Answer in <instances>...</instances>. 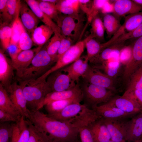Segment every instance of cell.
Returning <instances> with one entry per match:
<instances>
[{"instance_id":"cell-33","label":"cell","mask_w":142,"mask_h":142,"mask_svg":"<svg viewBox=\"0 0 142 142\" xmlns=\"http://www.w3.org/2000/svg\"><path fill=\"white\" fill-rule=\"evenodd\" d=\"M39 7L41 10L52 20L58 22L60 16V13L57 10L55 4L53 3L37 0Z\"/></svg>"},{"instance_id":"cell-12","label":"cell","mask_w":142,"mask_h":142,"mask_svg":"<svg viewBox=\"0 0 142 142\" xmlns=\"http://www.w3.org/2000/svg\"><path fill=\"white\" fill-rule=\"evenodd\" d=\"M142 63V36L138 38L133 45L132 55L126 64L123 78L128 82L131 75Z\"/></svg>"},{"instance_id":"cell-20","label":"cell","mask_w":142,"mask_h":142,"mask_svg":"<svg viewBox=\"0 0 142 142\" xmlns=\"http://www.w3.org/2000/svg\"><path fill=\"white\" fill-rule=\"evenodd\" d=\"M25 2L21 1L20 14L22 22L25 29L32 34L37 27L39 19Z\"/></svg>"},{"instance_id":"cell-27","label":"cell","mask_w":142,"mask_h":142,"mask_svg":"<svg viewBox=\"0 0 142 142\" xmlns=\"http://www.w3.org/2000/svg\"><path fill=\"white\" fill-rule=\"evenodd\" d=\"M53 33V31L50 28L45 24H43L34 29L31 34V38L34 43L41 49Z\"/></svg>"},{"instance_id":"cell-6","label":"cell","mask_w":142,"mask_h":142,"mask_svg":"<svg viewBox=\"0 0 142 142\" xmlns=\"http://www.w3.org/2000/svg\"><path fill=\"white\" fill-rule=\"evenodd\" d=\"M86 39L79 41L71 47L56 62L55 64L37 79H46L51 73L60 69L79 59L85 47Z\"/></svg>"},{"instance_id":"cell-58","label":"cell","mask_w":142,"mask_h":142,"mask_svg":"<svg viewBox=\"0 0 142 142\" xmlns=\"http://www.w3.org/2000/svg\"><path fill=\"white\" fill-rule=\"evenodd\" d=\"M105 142H116V141H113L111 140H110V141H108ZM128 142L126 141V142Z\"/></svg>"},{"instance_id":"cell-22","label":"cell","mask_w":142,"mask_h":142,"mask_svg":"<svg viewBox=\"0 0 142 142\" xmlns=\"http://www.w3.org/2000/svg\"><path fill=\"white\" fill-rule=\"evenodd\" d=\"M94 142H105L111 140V137L102 118L100 117L88 125Z\"/></svg>"},{"instance_id":"cell-13","label":"cell","mask_w":142,"mask_h":142,"mask_svg":"<svg viewBox=\"0 0 142 142\" xmlns=\"http://www.w3.org/2000/svg\"><path fill=\"white\" fill-rule=\"evenodd\" d=\"M89 62L86 55L80 58L70 65L60 69L63 72L67 73L71 81L72 84L75 86L79 78L82 77L87 71L89 65Z\"/></svg>"},{"instance_id":"cell-30","label":"cell","mask_w":142,"mask_h":142,"mask_svg":"<svg viewBox=\"0 0 142 142\" xmlns=\"http://www.w3.org/2000/svg\"><path fill=\"white\" fill-rule=\"evenodd\" d=\"M86 38L85 47L89 61L97 55L102 50L101 44L94 39L91 34Z\"/></svg>"},{"instance_id":"cell-5","label":"cell","mask_w":142,"mask_h":142,"mask_svg":"<svg viewBox=\"0 0 142 142\" xmlns=\"http://www.w3.org/2000/svg\"><path fill=\"white\" fill-rule=\"evenodd\" d=\"M83 22L78 13L63 17L60 16L57 25L60 29L62 36L73 42L81 36L85 29Z\"/></svg>"},{"instance_id":"cell-56","label":"cell","mask_w":142,"mask_h":142,"mask_svg":"<svg viewBox=\"0 0 142 142\" xmlns=\"http://www.w3.org/2000/svg\"><path fill=\"white\" fill-rule=\"evenodd\" d=\"M136 4L142 6V0H132Z\"/></svg>"},{"instance_id":"cell-36","label":"cell","mask_w":142,"mask_h":142,"mask_svg":"<svg viewBox=\"0 0 142 142\" xmlns=\"http://www.w3.org/2000/svg\"><path fill=\"white\" fill-rule=\"evenodd\" d=\"M126 90H142V63L130 76Z\"/></svg>"},{"instance_id":"cell-41","label":"cell","mask_w":142,"mask_h":142,"mask_svg":"<svg viewBox=\"0 0 142 142\" xmlns=\"http://www.w3.org/2000/svg\"><path fill=\"white\" fill-rule=\"evenodd\" d=\"M142 36V24L134 30L124 33L117 38L111 44L112 45L124 43L130 39L138 38Z\"/></svg>"},{"instance_id":"cell-25","label":"cell","mask_w":142,"mask_h":142,"mask_svg":"<svg viewBox=\"0 0 142 142\" xmlns=\"http://www.w3.org/2000/svg\"><path fill=\"white\" fill-rule=\"evenodd\" d=\"M24 1L39 20L52 29L54 33L61 34L60 29L57 24L40 9L37 0H26Z\"/></svg>"},{"instance_id":"cell-29","label":"cell","mask_w":142,"mask_h":142,"mask_svg":"<svg viewBox=\"0 0 142 142\" xmlns=\"http://www.w3.org/2000/svg\"><path fill=\"white\" fill-rule=\"evenodd\" d=\"M55 6L60 13L67 15L78 14L80 7L79 0H58Z\"/></svg>"},{"instance_id":"cell-3","label":"cell","mask_w":142,"mask_h":142,"mask_svg":"<svg viewBox=\"0 0 142 142\" xmlns=\"http://www.w3.org/2000/svg\"><path fill=\"white\" fill-rule=\"evenodd\" d=\"M55 62L46 48L41 49L36 54L29 66L18 77L17 80H36L49 70Z\"/></svg>"},{"instance_id":"cell-44","label":"cell","mask_w":142,"mask_h":142,"mask_svg":"<svg viewBox=\"0 0 142 142\" xmlns=\"http://www.w3.org/2000/svg\"><path fill=\"white\" fill-rule=\"evenodd\" d=\"M24 118L22 116L18 125L20 133L17 142H28L30 137L29 131Z\"/></svg>"},{"instance_id":"cell-53","label":"cell","mask_w":142,"mask_h":142,"mask_svg":"<svg viewBox=\"0 0 142 142\" xmlns=\"http://www.w3.org/2000/svg\"><path fill=\"white\" fill-rule=\"evenodd\" d=\"M102 12L104 13H113L114 11V3H111L109 0H107L101 9Z\"/></svg>"},{"instance_id":"cell-52","label":"cell","mask_w":142,"mask_h":142,"mask_svg":"<svg viewBox=\"0 0 142 142\" xmlns=\"http://www.w3.org/2000/svg\"><path fill=\"white\" fill-rule=\"evenodd\" d=\"M79 1L80 7L87 15L90 10L92 1L89 0Z\"/></svg>"},{"instance_id":"cell-11","label":"cell","mask_w":142,"mask_h":142,"mask_svg":"<svg viewBox=\"0 0 142 142\" xmlns=\"http://www.w3.org/2000/svg\"><path fill=\"white\" fill-rule=\"evenodd\" d=\"M76 99L83 100V94L80 85L78 83L69 89L59 92H52L47 94L41 106V109L51 102L63 100Z\"/></svg>"},{"instance_id":"cell-37","label":"cell","mask_w":142,"mask_h":142,"mask_svg":"<svg viewBox=\"0 0 142 142\" xmlns=\"http://www.w3.org/2000/svg\"><path fill=\"white\" fill-rule=\"evenodd\" d=\"M12 26L6 23L0 24V39L2 50H7L10 44L12 35Z\"/></svg>"},{"instance_id":"cell-38","label":"cell","mask_w":142,"mask_h":142,"mask_svg":"<svg viewBox=\"0 0 142 142\" xmlns=\"http://www.w3.org/2000/svg\"><path fill=\"white\" fill-rule=\"evenodd\" d=\"M26 121L30 133L28 142H49L46 135L38 129L29 120L27 119Z\"/></svg>"},{"instance_id":"cell-35","label":"cell","mask_w":142,"mask_h":142,"mask_svg":"<svg viewBox=\"0 0 142 142\" xmlns=\"http://www.w3.org/2000/svg\"><path fill=\"white\" fill-rule=\"evenodd\" d=\"M62 37L61 34L54 33L46 48L47 53L55 62L57 60V53Z\"/></svg>"},{"instance_id":"cell-47","label":"cell","mask_w":142,"mask_h":142,"mask_svg":"<svg viewBox=\"0 0 142 142\" xmlns=\"http://www.w3.org/2000/svg\"><path fill=\"white\" fill-rule=\"evenodd\" d=\"M132 50L133 45L124 46L120 51L119 57L120 62L126 64L131 58Z\"/></svg>"},{"instance_id":"cell-48","label":"cell","mask_w":142,"mask_h":142,"mask_svg":"<svg viewBox=\"0 0 142 142\" xmlns=\"http://www.w3.org/2000/svg\"><path fill=\"white\" fill-rule=\"evenodd\" d=\"M123 96L133 100L140 106L142 109V90H126Z\"/></svg>"},{"instance_id":"cell-18","label":"cell","mask_w":142,"mask_h":142,"mask_svg":"<svg viewBox=\"0 0 142 142\" xmlns=\"http://www.w3.org/2000/svg\"><path fill=\"white\" fill-rule=\"evenodd\" d=\"M142 24V11L126 16L123 24L110 39L113 42L123 34L132 31Z\"/></svg>"},{"instance_id":"cell-9","label":"cell","mask_w":142,"mask_h":142,"mask_svg":"<svg viewBox=\"0 0 142 142\" xmlns=\"http://www.w3.org/2000/svg\"><path fill=\"white\" fill-rule=\"evenodd\" d=\"M6 91L22 116L28 119L30 111L27 108L26 100L21 86L16 82H14Z\"/></svg>"},{"instance_id":"cell-17","label":"cell","mask_w":142,"mask_h":142,"mask_svg":"<svg viewBox=\"0 0 142 142\" xmlns=\"http://www.w3.org/2000/svg\"><path fill=\"white\" fill-rule=\"evenodd\" d=\"M97 114L104 119L131 118L134 116L127 113L107 102L93 108Z\"/></svg>"},{"instance_id":"cell-46","label":"cell","mask_w":142,"mask_h":142,"mask_svg":"<svg viewBox=\"0 0 142 142\" xmlns=\"http://www.w3.org/2000/svg\"><path fill=\"white\" fill-rule=\"evenodd\" d=\"M89 125L83 126L78 129L81 142H94L93 135L88 126Z\"/></svg>"},{"instance_id":"cell-23","label":"cell","mask_w":142,"mask_h":142,"mask_svg":"<svg viewBox=\"0 0 142 142\" xmlns=\"http://www.w3.org/2000/svg\"><path fill=\"white\" fill-rule=\"evenodd\" d=\"M142 139V112L130 119L126 138L128 142H134Z\"/></svg>"},{"instance_id":"cell-10","label":"cell","mask_w":142,"mask_h":142,"mask_svg":"<svg viewBox=\"0 0 142 142\" xmlns=\"http://www.w3.org/2000/svg\"><path fill=\"white\" fill-rule=\"evenodd\" d=\"M62 72L60 69L59 70L52 73L48 76L46 82L50 92L63 91L74 86L72 84L68 75L62 73Z\"/></svg>"},{"instance_id":"cell-2","label":"cell","mask_w":142,"mask_h":142,"mask_svg":"<svg viewBox=\"0 0 142 142\" xmlns=\"http://www.w3.org/2000/svg\"><path fill=\"white\" fill-rule=\"evenodd\" d=\"M18 81L22 88L28 109L31 112L39 110L45 96L50 92L46 79Z\"/></svg>"},{"instance_id":"cell-49","label":"cell","mask_w":142,"mask_h":142,"mask_svg":"<svg viewBox=\"0 0 142 142\" xmlns=\"http://www.w3.org/2000/svg\"><path fill=\"white\" fill-rule=\"evenodd\" d=\"M73 42L70 39L64 37L62 36L60 45L58 51L57 60L72 45Z\"/></svg>"},{"instance_id":"cell-26","label":"cell","mask_w":142,"mask_h":142,"mask_svg":"<svg viewBox=\"0 0 142 142\" xmlns=\"http://www.w3.org/2000/svg\"><path fill=\"white\" fill-rule=\"evenodd\" d=\"M21 2L19 0H7L6 11L0 16L2 22L12 26L19 17Z\"/></svg>"},{"instance_id":"cell-34","label":"cell","mask_w":142,"mask_h":142,"mask_svg":"<svg viewBox=\"0 0 142 142\" xmlns=\"http://www.w3.org/2000/svg\"><path fill=\"white\" fill-rule=\"evenodd\" d=\"M90 23V34L94 38H96L98 41L103 40L104 39L105 29L101 18L97 15L93 18Z\"/></svg>"},{"instance_id":"cell-42","label":"cell","mask_w":142,"mask_h":142,"mask_svg":"<svg viewBox=\"0 0 142 142\" xmlns=\"http://www.w3.org/2000/svg\"><path fill=\"white\" fill-rule=\"evenodd\" d=\"M106 0H95L92 2L91 6L88 14L87 24L90 23L93 18L98 15Z\"/></svg>"},{"instance_id":"cell-50","label":"cell","mask_w":142,"mask_h":142,"mask_svg":"<svg viewBox=\"0 0 142 142\" xmlns=\"http://www.w3.org/2000/svg\"><path fill=\"white\" fill-rule=\"evenodd\" d=\"M21 118L19 119L9 113L0 110L1 122L13 121L17 124L20 122Z\"/></svg>"},{"instance_id":"cell-14","label":"cell","mask_w":142,"mask_h":142,"mask_svg":"<svg viewBox=\"0 0 142 142\" xmlns=\"http://www.w3.org/2000/svg\"><path fill=\"white\" fill-rule=\"evenodd\" d=\"M14 69L12 64L4 53L0 50V81L1 84L7 90L12 84Z\"/></svg>"},{"instance_id":"cell-7","label":"cell","mask_w":142,"mask_h":142,"mask_svg":"<svg viewBox=\"0 0 142 142\" xmlns=\"http://www.w3.org/2000/svg\"><path fill=\"white\" fill-rule=\"evenodd\" d=\"M102 118L110 133L111 140L117 142L126 141V136L131 118Z\"/></svg>"},{"instance_id":"cell-55","label":"cell","mask_w":142,"mask_h":142,"mask_svg":"<svg viewBox=\"0 0 142 142\" xmlns=\"http://www.w3.org/2000/svg\"><path fill=\"white\" fill-rule=\"evenodd\" d=\"M51 142H81L79 136L78 137L72 139L59 141H54Z\"/></svg>"},{"instance_id":"cell-45","label":"cell","mask_w":142,"mask_h":142,"mask_svg":"<svg viewBox=\"0 0 142 142\" xmlns=\"http://www.w3.org/2000/svg\"><path fill=\"white\" fill-rule=\"evenodd\" d=\"M33 41L29 35L26 31L21 34L18 45L21 51L30 49L32 46Z\"/></svg>"},{"instance_id":"cell-21","label":"cell","mask_w":142,"mask_h":142,"mask_svg":"<svg viewBox=\"0 0 142 142\" xmlns=\"http://www.w3.org/2000/svg\"><path fill=\"white\" fill-rule=\"evenodd\" d=\"M113 3V13L114 16L116 18L142 11V6L136 4L132 0H117Z\"/></svg>"},{"instance_id":"cell-57","label":"cell","mask_w":142,"mask_h":142,"mask_svg":"<svg viewBox=\"0 0 142 142\" xmlns=\"http://www.w3.org/2000/svg\"><path fill=\"white\" fill-rule=\"evenodd\" d=\"M134 142H142V139L137 140Z\"/></svg>"},{"instance_id":"cell-1","label":"cell","mask_w":142,"mask_h":142,"mask_svg":"<svg viewBox=\"0 0 142 142\" xmlns=\"http://www.w3.org/2000/svg\"><path fill=\"white\" fill-rule=\"evenodd\" d=\"M28 119L46 135L49 142L69 140L79 136L78 129L72 123L54 119L39 110L30 111Z\"/></svg>"},{"instance_id":"cell-15","label":"cell","mask_w":142,"mask_h":142,"mask_svg":"<svg viewBox=\"0 0 142 142\" xmlns=\"http://www.w3.org/2000/svg\"><path fill=\"white\" fill-rule=\"evenodd\" d=\"M40 49L38 47L22 51L14 59L11 60L12 65L16 71L17 78L29 66L36 54Z\"/></svg>"},{"instance_id":"cell-32","label":"cell","mask_w":142,"mask_h":142,"mask_svg":"<svg viewBox=\"0 0 142 142\" xmlns=\"http://www.w3.org/2000/svg\"><path fill=\"white\" fill-rule=\"evenodd\" d=\"M81 101L76 99H69L58 100L51 102L48 103L45 106L48 114H52L58 113L69 105Z\"/></svg>"},{"instance_id":"cell-39","label":"cell","mask_w":142,"mask_h":142,"mask_svg":"<svg viewBox=\"0 0 142 142\" xmlns=\"http://www.w3.org/2000/svg\"><path fill=\"white\" fill-rule=\"evenodd\" d=\"M11 28L12 35L10 44H18L21 34L26 31L19 17L13 23Z\"/></svg>"},{"instance_id":"cell-4","label":"cell","mask_w":142,"mask_h":142,"mask_svg":"<svg viewBox=\"0 0 142 142\" xmlns=\"http://www.w3.org/2000/svg\"><path fill=\"white\" fill-rule=\"evenodd\" d=\"M80 87L85 102L84 104L90 109L99 104L108 102L115 97L114 92L85 82Z\"/></svg>"},{"instance_id":"cell-24","label":"cell","mask_w":142,"mask_h":142,"mask_svg":"<svg viewBox=\"0 0 142 142\" xmlns=\"http://www.w3.org/2000/svg\"><path fill=\"white\" fill-rule=\"evenodd\" d=\"M124 43L112 45L103 50L97 55L89 60L90 63L102 64L113 58H119Z\"/></svg>"},{"instance_id":"cell-43","label":"cell","mask_w":142,"mask_h":142,"mask_svg":"<svg viewBox=\"0 0 142 142\" xmlns=\"http://www.w3.org/2000/svg\"><path fill=\"white\" fill-rule=\"evenodd\" d=\"M12 131V124L7 122H1L0 142H9L10 138H11Z\"/></svg>"},{"instance_id":"cell-8","label":"cell","mask_w":142,"mask_h":142,"mask_svg":"<svg viewBox=\"0 0 142 142\" xmlns=\"http://www.w3.org/2000/svg\"><path fill=\"white\" fill-rule=\"evenodd\" d=\"M82 77L85 82L104 87L115 92L113 78L103 73L96 68L89 65Z\"/></svg>"},{"instance_id":"cell-16","label":"cell","mask_w":142,"mask_h":142,"mask_svg":"<svg viewBox=\"0 0 142 142\" xmlns=\"http://www.w3.org/2000/svg\"><path fill=\"white\" fill-rule=\"evenodd\" d=\"M107 102L124 112L134 116L142 112V109L136 102L123 95L114 97Z\"/></svg>"},{"instance_id":"cell-31","label":"cell","mask_w":142,"mask_h":142,"mask_svg":"<svg viewBox=\"0 0 142 142\" xmlns=\"http://www.w3.org/2000/svg\"><path fill=\"white\" fill-rule=\"evenodd\" d=\"M103 22L109 38L113 35L121 26L116 17L110 14H106L104 16Z\"/></svg>"},{"instance_id":"cell-19","label":"cell","mask_w":142,"mask_h":142,"mask_svg":"<svg viewBox=\"0 0 142 142\" xmlns=\"http://www.w3.org/2000/svg\"><path fill=\"white\" fill-rule=\"evenodd\" d=\"M85 105L79 102L71 103L60 111L52 114H47L52 118L58 120L70 122L82 111Z\"/></svg>"},{"instance_id":"cell-51","label":"cell","mask_w":142,"mask_h":142,"mask_svg":"<svg viewBox=\"0 0 142 142\" xmlns=\"http://www.w3.org/2000/svg\"><path fill=\"white\" fill-rule=\"evenodd\" d=\"M11 60L14 59L22 51L18 44H10L7 49Z\"/></svg>"},{"instance_id":"cell-54","label":"cell","mask_w":142,"mask_h":142,"mask_svg":"<svg viewBox=\"0 0 142 142\" xmlns=\"http://www.w3.org/2000/svg\"><path fill=\"white\" fill-rule=\"evenodd\" d=\"M7 1V0H0V16L3 14L6 11Z\"/></svg>"},{"instance_id":"cell-28","label":"cell","mask_w":142,"mask_h":142,"mask_svg":"<svg viewBox=\"0 0 142 142\" xmlns=\"http://www.w3.org/2000/svg\"><path fill=\"white\" fill-rule=\"evenodd\" d=\"M0 110L9 113L19 119L22 117L12 102L7 91L0 84Z\"/></svg>"},{"instance_id":"cell-40","label":"cell","mask_w":142,"mask_h":142,"mask_svg":"<svg viewBox=\"0 0 142 142\" xmlns=\"http://www.w3.org/2000/svg\"><path fill=\"white\" fill-rule=\"evenodd\" d=\"M101 65V67L105 73V74L113 78L118 74L120 66V61H107Z\"/></svg>"}]
</instances>
